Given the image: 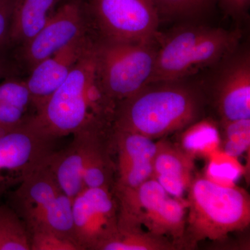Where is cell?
Masks as SVG:
<instances>
[{
    "instance_id": "obj_9",
    "label": "cell",
    "mask_w": 250,
    "mask_h": 250,
    "mask_svg": "<svg viewBox=\"0 0 250 250\" xmlns=\"http://www.w3.org/2000/svg\"><path fill=\"white\" fill-rule=\"evenodd\" d=\"M55 141L29 123L0 132V199L45 164Z\"/></svg>"
},
{
    "instance_id": "obj_2",
    "label": "cell",
    "mask_w": 250,
    "mask_h": 250,
    "mask_svg": "<svg viewBox=\"0 0 250 250\" xmlns=\"http://www.w3.org/2000/svg\"><path fill=\"white\" fill-rule=\"evenodd\" d=\"M205 103L202 87L187 80L152 82L117 104L112 129L159 139L198 121Z\"/></svg>"
},
{
    "instance_id": "obj_11",
    "label": "cell",
    "mask_w": 250,
    "mask_h": 250,
    "mask_svg": "<svg viewBox=\"0 0 250 250\" xmlns=\"http://www.w3.org/2000/svg\"><path fill=\"white\" fill-rule=\"evenodd\" d=\"M210 90L221 121L250 119V52L241 45L219 62Z\"/></svg>"
},
{
    "instance_id": "obj_23",
    "label": "cell",
    "mask_w": 250,
    "mask_h": 250,
    "mask_svg": "<svg viewBox=\"0 0 250 250\" xmlns=\"http://www.w3.org/2000/svg\"><path fill=\"white\" fill-rule=\"evenodd\" d=\"M221 124L226 138L224 146L225 154L236 158L246 152L250 147V119L221 121Z\"/></svg>"
},
{
    "instance_id": "obj_17",
    "label": "cell",
    "mask_w": 250,
    "mask_h": 250,
    "mask_svg": "<svg viewBox=\"0 0 250 250\" xmlns=\"http://www.w3.org/2000/svg\"><path fill=\"white\" fill-rule=\"evenodd\" d=\"M187 200L168 195L165 200L151 208L141 219L140 228L147 232L174 241L184 239L186 228Z\"/></svg>"
},
{
    "instance_id": "obj_4",
    "label": "cell",
    "mask_w": 250,
    "mask_h": 250,
    "mask_svg": "<svg viewBox=\"0 0 250 250\" xmlns=\"http://www.w3.org/2000/svg\"><path fill=\"white\" fill-rule=\"evenodd\" d=\"M188 216L184 239L190 245L225 239L250 223V199L240 188L225 187L199 177L188 188Z\"/></svg>"
},
{
    "instance_id": "obj_20",
    "label": "cell",
    "mask_w": 250,
    "mask_h": 250,
    "mask_svg": "<svg viewBox=\"0 0 250 250\" xmlns=\"http://www.w3.org/2000/svg\"><path fill=\"white\" fill-rule=\"evenodd\" d=\"M168 239L139 230L118 229L116 233L100 250H164L174 249Z\"/></svg>"
},
{
    "instance_id": "obj_10",
    "label": "cell",
    "mask_w": 250,
    "mask_h": 250,
    "mask_svg": "<svg viewBox=\"0 0 250 250\" xmlns=\"http://www.w3.org/2000/svg\"><path fill=\"white\" fill-rule=\"evenodd\" d=\"M72 217L80 250H100L118 231V201L112 188H83L72 199Z\"/></svg>"
},
{
    "instance_id": "obj_8",
    "label": "cell",
    "mask_w": 250,
    "mask_h": 250,
    "mask_svg": "<svg viewBox=\"0 0 250 250\" xmlns=\"http://www.w3.org/2000/svg\"><path fill=\"white\" fill-rule=\"evenodd\" d=\"M92 31L85 0H68L29 42L15 50L20 69L31 71L37 64Z\"/></svg>"
},
{
    "instance_id": "obj_21",
    "label": "cell",
    "mask_w": 250,
    "mask_h": 250,
    "mask_svg": "<svg viewBox=\"0 0 250 250\" xmlns=\"http://www.w3.org/2000/svg\"><path fill=\"white\" fill-rule=\"evenodd\" d=\"M0 250H31L27 227L8 204L0 203Z\"/></svg>"
},
{
    "instance_id": "obj_26",
    "label": "cell",
    "mask_w": 250,
    "mask_h": 250,
    "mask_svg": "<svg viewBox=\"0 0 250 250\" xmlns=\"http://www.w3.org/2000/svg\"><path fill=\"white\" fill-rule=\"evenodd\" d=\"M250 0H218V7L233 19L243 20L248 16Z\"/></svg>"
},
{
    "instance_id": "obj_15",
    "label": "cell",
    "mask_w": 250,
    "mask_h": 250,
    "mask_svg": "<svg viewBox=\"0 0 250 250\" xmlns=\"http://www.w3.org/2000/svg\"><path fill=\"white\" fill-rule=\"evenodd\" d=\"M192 166L191 156L161 141L157 143L152 177L169 195L181 198L191 184Z\"/></svg>"
},
{
    "instance_id": "obj_1",
    "label": "cell",
    "mask_w": 250,
    "mask_h": 250,
    "mask_svg": "<svg viewBox=\"0 0 250 250\" xmlns=\"http://www.w3.org/2000/svg\"><path fill=\"white\" fill-rule=\"evenodd\" d=\"M95 38L65 82L29 122L39 132L57 140L85 129H111L116 104L100 84Z\"/></svg>"
},
{
    "instance_id": "obj_14",
    "label": "cell",
    "mask_w": 250,
    "mask_h": 250,
    "mask_svg": "<svg viewBox=\"0 0 250 250\" xmlns=\"http://www.w3.org/2000/svg\"><path fill=\"white\" fill-rule=\"evenodd\" d=\"M107 132L98 129L79 131L73 134V140L67 147L54 151L46 161L56 182L70 198L73 199L83 189V172L94 142Z\"/></svg>"
},
{
    "instance_id": "obj_28",
    "label": "cell",
    "mask_w": 250,
    "mask_h": 250,
    "mask_svg": "<svg viewBox=\"0 0 250 250\" xmlns=\"http://www.w3.org/2000/svg\"><path fill=\"white\" fill-rule=\"evenodd\" d=\"M10 1H11V0H0V8L4 6L5 4H7Z\"/></svg>"
},
{
    "instance_id": "obj_29",
    "label": "cell",
    "mask_w": 250,
    "mask_h": 250,
    "mask_svg": "<svg viewBox=\"0 0 250 250\" xmlns=\"http://www.w3.org/2000/svg\"><path fill=\"white\" fill-rule=\"evenodd\" d=\"M86 1V2H88V1H90V0H85Z\"/></svg>"
},
{
    "instance_id": "obj_7",
    "label": "cell",
    "mask_w": 250,
    "mask_h": 250,
    "mask_svg": "<svg viewBox=\"0 0 250 250\" xmlns=\"http://www.w3.org/2000/svg\"><path fill=\"white\" fill-rule=\"evenodd\" d=\"M92 29L100 39L113 42L156 40L161 19L152 0H90Z\"/></svg>"
},
{
    "instance_id": "obj_18",
    "label": "cell",
    "mask_w": 250,
    "mask_h": 250,
    "mask_svg": "<svg viewBox=\"0 0 250 250\" xmlns=\"http://www.w3.org/2000/svg\"><path fill=\"white\" fill-rule=\"evenodd\" d=\"M106 134L95 140L85 164L83 188H113L115 166L109 156V147L104 143Z\"/></svg>"
},
{
    "instance_id": "obj_30",
    "label": "cell",
    "mask_w": 250,
    "mask_h": 250,
    "mask_svg": "<svg viewBox=\"0 0 250 250\" xmlns=\"http://www.w3.org/2000/svg\"><path fill=\"white\" fill-rule=\"evenodd\" d=\"M1 80V78H0V80Z\"/></svg>"
},
{
    "instance_id": "obj_16",
    "label": "cell",
    "mask_w": 250,
    "mask_h": 250,
    "mask_svg": "<svg viewBox=\"0 0 250 250\" xmlns=\"http://www.w3.org/2000/svg\"><path fill=\"white\" fill-rule=\"evenodd\" d=\"M62 0H14L9 29L10 47H22L38 34Z\"/></svg>"
},
{
    "instance_id": "obj_12",
    "label": "cell",
    "mask_w": 250,
    "mask_h": 250,
    "mask_svg": "<svg viewBox=\"0 0 250 250\" xmlns=\"http://www.w3.org/2000/svg\"><path fill=\"white\" fill-rule=\"evenodd\" d=\"M95 38L93 29L36 65L25 80L37 113L65 82Z\"/></svg>"
},
{
    "instance_id": "obj_25",
    "label": "cell",
    "mask_w": 250,
    "mask_h": 250,
    "mask_svg": "<svg viewBox=\"0 0 250 250\" xmlns=\"http://www.w3.org/2000/svg\"><path fill=\"white\" fill-rule=\"evenodd\" d=\"M31 250H80L68 237L52 231H39L30 234Z\"/></svg>"
},
{
    "instance_id": "obj_24",
    "label": "cell",
    "mask_w": 250,
    "mask_h": 250,
    "mask_svg": "<svg viewBox=\"0 0 250 250\" xmlns=\"http://www.w3.org/2000/svg\"><path fill=\"white\" fill-rule=\"evenodd\" d=\"M241 167L236 161L223 158L214 159L212 156L207 167L206 178L220 185L233 187V183L241 176Z\"/></svg>"
},
{
    "instance_id": "obj_3",
    "label": "cell",
    "mask_w": 250,
    "mask_h": 250,
    "mask_svg": "<svg viewBox=\"0 0 250 250\" xmlns=\"http://www.w3.org/2000/svg\"><path fill=\"white\" fill-rule=\"evenodd\" d=\"M242 31L184 24L159 34L155 66L149 83L187 80L213 68L241 45Z\"/></svg>"
},
{
    "instance_id": "obj_6",
    "label": "cell",
    "mask_w": 250,
    "mask_h": 250,
    "mask_svg": "<svg viewBox=\"0 0 250 250\" xmlns=\"http://www.w3.org/2000/svg\"><path fill=\"white\" fill-rule=\"evenodd\" d=\"M7 194L8 205L22 219L29 234L52 231L75 241L72 199L62 191L46 162Z\"/></svg>"
},
{
    "instance_id": "obj_19",
    "label": "cell",
    "mask_w": 250,
    "mask_h": 250,
    "mask_svg": "<svg viewBox=\"0 0 250 250\" xmlns=\"http://www.w3.org/2000/svg\"><path fill=\"white\" fill-rule=\"evenodd\" d=\"M182 136V149L192 158L216 152L220 142L217 125L211 120L197 121L185 128Z\"/></svg>"
},
{
    "instance_id": "obj_22",
    "label": "cell",
    "mask_w": 250,
    "mask_h": 250,
    "mask_svg": "<svg viewBox=\"0 0 250 250\" xmlns=\"http://www.w3.org/2000/svg\"><path fill=\"white\" fill-rule=\"evenodd\" d=\"M160 19H199L213 12L218 0H152Z\"/></svg>"
},
{
    "instance_id": "obj_27",
    "label": "cell",
    "mask_w": 250,
    "mask_h": 250,
    "mask_svg": "<svg viewBox=\"0 0 250 250\" xmlns=\"http://www.w3.org/2000/svg\"><path fill=\"white\" fill-rule=\"evenodd\" d=\"M20 67L14 60H10L0 54V78L16 77L19 75Z\"/></svg>"
},
{
    "instance_id": "obj_13",
    "label": "cell",
    "mask_w": 250,
    "mask_h": 250,
    "mask_svg": "<svg viewBox=\"0 0 250 250\" xmlns=\"http://www.w3.org/2000/svg\"><path fill=\"white\" fill-rule=\"evenodd\" d=\"M111 147L117 154L116 181L112 188H134L152 178L157 143L135 133L111 129Z\"/></svg>"
},
{
    "instance_id": "obj_5",
    "label": "cell",
    "mask_w": 250,
    "mask_h": 250,
    "mask_svg": "<svg viewBox=\"0 0 250 250\" xmlns=\"http://www.w3.org/2000/svg\"><path fill=\"white\" fill-rule=\"evenodd\" d=\"M158 39L143 42H113L95 36L99 80L108 98L116 105L149 83L155 66Z\"/></svg>"
}]
</instances>
